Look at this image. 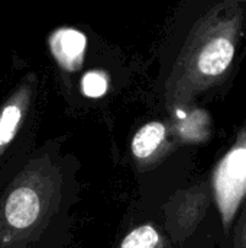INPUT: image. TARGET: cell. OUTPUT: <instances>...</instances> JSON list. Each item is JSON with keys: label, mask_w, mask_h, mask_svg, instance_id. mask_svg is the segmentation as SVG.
<instances>
[{"label": "cell", "mask_w": 246, "mask_h": 248, "mask_svg": "<svg viewBox=\"0 0 246 248\" xmlns=\"http://www.w3.org/2000/svg\"><path fill=\"white\" fill-rule=\"evenodd\" d=\"M70 174L54 144L23 155L0 187V248H58Z\"/></svg>", "instance_id": "cell-1"}, {"label": "cell", "mask_w": 246, "mask_h": 248, "mask_svg": "<svg viewBox=\"0 0 246 248\" xmlns=\"http://www.w3.org/2000/svg\"><path fill=\"white\" fill-rule=\"evenodd\" d=\"M244 26L238 0H226L207 12L193 28L167 83L171 102L188 100L217 83L231 67Z\"/></svg>", "instance_id": "cell-2"}, {"label": "cell", "mask_w": 246, "mask_h": 248, "mask_svg": "<svg viewBox=\"0 0 246 248\" xmlns=\"http://www.w3.org/2000/svg\"><path fill=\"white\" fill-rule=\"evenodd\" d=\"M213 187L223 222L229 225L246 196V131L215 170Z\"/></svg>", "instance_id": "cell-3"}, {"label": "cell", "mask_w": 246, "mask_h": 248, "mask_svg": "<svg viewBox=\"0 0 246 248\" xmlns=\"http://www.w3.org/2000/svg\"><path fill=\"white\" fill-rule=\"evenodd\" d=\"M35 77L28 76L17 83L0 105V161L22 132L35 100Z\"/></svg>", "instance_id": "cell-4"}, {"label": "cell", "mask_w": 246, "mask_h": 248, "mask_svg": "<svg viewBox=\"0 0 246 248\" xmlns=\"http://www.w3.org/2000/svg\"><path fill=\"white\" fill-rule=\"evenodd\" d=\"M86 44V36L75 29H59L51 36V51L58 64L67 71H75L81 67Z\"/></svg>", "instance_id": "cell-5"}, {"label": "cell", "mask_w": 246, "mask_h": 248, "mask_svg": "<svg viewBox=\"0 0 246 248\" xmlns=\"http://www.w3.org/2000/svg\"><path fill=\"white\" fill-rule=\"evenodd\" d=\"M167 128L162 122L154 121L145 124L142 128L138 129L135 134L130 150L138 160H148L151 158L165 142Z\"/></svg>", "instance_id": "cell-6"}, {"label": "cell", "mask_w": 246, "mask_h": 248, "mask_svg": "<svg viewBox=\"0 0 246 248\" xmlns=\"http://www.w3.org/2000/svg\"><path fill=\"white\" fill-rule=\"evenodd\" d=\"M120 248H162V243L154 227L141 225L123 238Z\"/></svg>", "instance_id": "cell-7"}, {"label": "cell", "mask_w": 246, "mask_h": 248, "mask_svg": "<svg viewBox=\"0 0 246 248\" xmlns=\"http://www.w3.org/2000/svg\"><path fill=\"white\" fill-rule=\"evenodd\" d=\"M109 89V77L106 73L96 70L84 74L81 80V92L87 97H101Z\"/></svg>", "instance_id": "cell-8"}, {"label": "cell", "mask_w": 246, "mask_h": 248, "mask_svg": "<svg viewBox=\"0 0 246 248\" xmlns=\"http://www.w3.org/2000/svg\"><path fill=\"white\" fill-rule=\"evenodd\" d=\"M238 248H246V215L241 221L238 230Z\"/></svg>", "instance_id": "cell-9"}]
</instances>
